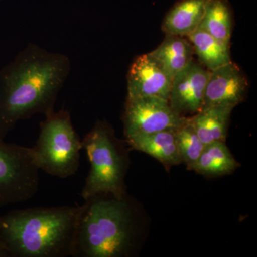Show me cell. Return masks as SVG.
<instances>
[{"mask_svg":"<svg viewBox=\"0 0 257 257\" xmlns=\"http://www.w3.org/2000/svg\"><path fill=\"white\" fill-rule=\"evenodd\" d=\"M71 67L67 56L29 44L0 69V138L22 120L55 111Z\"/></svg>","mask_w":257,"mask_h":257,"instance_id":"obj_1","label":"cell"},{"mask_svg":"<svg viewBox=\"0 0 257 257\" xmlns=\"http://www.w3.org/2000/svg\"><path fill=\"white\" fill-rule=\"evenodd\" d=\"M84 206L28 208L0 216L10 257L72 256Z\"/></svg>","mask_w":257,"mask_h":257,"instance_id":"obj_2","label":"cell"},{"mask_svg":"<svg viewBox=\"0 0 257 257\" xmlns=\"http://www.w3.org/2000/svg\"><path fill=\"white\" fill-rule=\"evenodd\" d=\"M84 208L73 257H121L131 252L136 236L135 213L126 196L91 198Z\"/></svg>","mask_w":257,"mask_h":257,"instance_id":"obj_3","label":"cell"},{"mask_svg":"<svg viewBox=\"0 0 257 257\" xmlns=\"http://www.w3.org/2000/svg\"><path fill=\"white\" fill-rule=\"evenodd\" d=\"M82 143L91 166L81 192L84 201L97 195L124 197L127 159L112 130L104 121H96Z\"/></svg>","mask_w":257,"mask_h":257,"instance_id":"obj_4","label":"cell"},{"mask_svg":"<svg viewBox=\"0 0 257 257\" xmlns=\"http://www.w3.org/2000/svg\"><path fill=\"white\" fill-rule=\"evenodd\" d=\"M82 149V140L72 124L70 113L61 109L45 116L40 123L36 145L30 147V151L39 170L66 179L78 171Z\"/></svg>","mask_w":257,"mask_h":257,"instance_id":"obj_5","label":"cell"},{"mask_svg":"<svg viewBox=\"0 0 257 257\" xmlns=\"http://www.w3.org/2000/svg\"><path fill=\"white\" fill-rule=\"evenodd\" d=\"M39 171L30 147L0 138V208L32 199L39 189Z\"/></svg>","mask_w":257,"mask_h":257,"instance_id":"obj_6","label":"cell"},{"mask_svg":"<svg viewBox=\"0 0 257 257\" xmlns=\"http://www.w3.org/2000/svg\"><path fill=\"white\" fill-rule=\"evenodd\" d=\"M188 117L176 113L169 101L157 97L126 98L123 121L126 139L165 131L177 130Z\"/></svg>","mask_w":257,"mask_h":257,"instance_id":"obj_7","label":"cell"},{"mask_svg":"<svg viewBox=\"0 0 257 257\" xmlns=\"http://www.w3.org/2000/svg\"><path fill=\"white\" fill-rule=\"evenodd\" d=\"M209 74L208 69L194 60L176 74L168 100L176 113L186 116L202 110Z\"/></svg>","mask_w":257,"mask_h":257,"instance_id":"obj_8","label":"cell"},{"mask_svg":"<svg viewBox=\"0 0 257 257\" xmlns=\"http://www.w3.org/2000/svg\"><path fill=\"white\" fill-rule=\"evenodd\" d=\"M172 79L150 53L137 57L127 74V98L169 100Z\"/></svg>","mask_w":257,"mask_h":257,"instance_id":"obj_9","label":"cell"},{"mask_svg":"<svg viewBox=\"0 0 257 257\" xmlns=\"http://www.w3.org/2000/svg\"><path fill=\"white\" fill-rule=\"evenodd\" d=\"M248 88L246 75L234 62L209 71L203 108L214 106L234 108L244 99Z\"/></svg>","mask_w":257,"mask_h":257,"instance_id":"obj_10","label":"cell"},{"mask_svg":"<svg viewBox=\"0 0 257 257\" xmlns=\"http://www.w3.org/2000/svg\"><path fill=\"white\" fill-rule=\"evenodd\" d=\"M134 150L145 152L160 161L166 168L182 163L177 146L176 130H165L126 139Z\"/></svg>","mask_w":257,"mask_h":257,"instance_id":"obj_11","label":"cell"},{"mask_svg":"<svg viewBox=\"0 0 257 257\" xmlns=\"http://www.w3.org/2000/svg\"><path fill=\"white\" fill-rule=\"evenodd\" d=\"M209 0H181L166 15L162 30L167 35L188 37L200 25Z\"/></svg>","mask_w":257,"mask_h":257,"instance_id":"obj_12","label":"cell"},{"mask_svg":"<svg viewBox=\"0 0 257 257\" xmlns=\"http://www.w3.org/2000/svg\"><path fill=\"white\" fill-rule=\"evenodd\" d=\"M233 109L232 106H209L189 117L196 133L205 146L215 142H225Z\"/></svg>","mask_w":257,"mask_h":257,"instance_id":"obj_13","label":"cell"},{"mask_svg":"<svg viewBox=\"0 0 257 257\" xmlns=\"http://www.w3.org/2000/svg\"><path fill=\"white\" fill-rule=\"evenodd\" d=\"M150 54L173 79L192 62L194 52L190 41L184 37L167 35L160 46Z\"/></svg>","mask_w":257,"mask_h":257,"instance_id":"obj_14","label":"cell"},{"mask_svg":"<svg viewBox=\"0 0 257 257\" xmlns=\"http://www.w3.org/2000/svg\"><path fill=\"white\" fill-rule=\"evenodd\" d=\"M239 166L225 142H215L204 147L192 170L207 177H220L230 175Z\"/></svg>","mask_w":257,"mask_h":257,"instance_id":"obj_15","label":"cell"},{"mask_svg":"<svg viewBox=\"0 0 257 257\" xmlns=\"http://www.w3.org/2000/svg\"><path fill=\"white\" fill-rule=\"evenodd\" d=\"M187 37L199 62L208 70H214L232 62L229 45L214 38L203 29L198 28Z\"/></svg>","mask_w":257,"mask_h":257,"instance_id":"obj_16","label":"cell"},{"mask_svg":"<svg viewBox=\"0 0 257 257\" xmlns=\"http://www.w3.org/2000/svg\"><path fill=\"white\" fill-rule=\"evenodd\" d=\"M199 28L229 45L232 32V17L227 0H209Z\"/></svg>","mask_w":257,"mask_h":257,"instance_id":"obj_17","label":"cell"},{"mask_svg":"<svg viewBox=\"0 0 257 257\" xmlns=\"http://www.w3.org/2000/svg\"><path fill=\"white\" fill-rule=\"evenodd\" d=\"M176 137L182 163L187 165L188 170H192L205 145L198 137L189 117L182 126L176 130Z\"/></svg>","mask_w":257,"mask_h":257,"instance_id":"obj_18","label":"cell"},{"mask_svg":"<svg viewBox=\"0 0 257 257\" xmlns=\"http://www.w3.org/2000/svg\"><path fill=\"white\" fill-rule=\"evenodd\" d=\"M0 257H10L9 250L1 239H0Z\"/></svg>","mask_w":257,"mask_h":257,"instance_id":"obj_19","label":"cell"},{"mask_svg":"<svg viewBox=\"0 0 257 257\" xmlns=\"http://www.w3.org/2000/svg\"><path fill=\"white\" fill-rule=\"evenodd\" d=\"M0 1H1V0H0Z\"/></svg>","mask_w":257,"mask_h":257,"instance_id":"obj_20","label":"cell"}]
</instances>
